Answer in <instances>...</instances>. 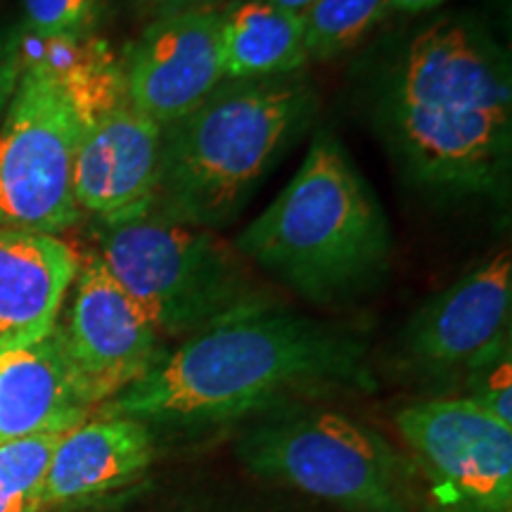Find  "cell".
Wrapping results in <instances>:
<instances>
[{"mask_svg": "<svg viewBox=\"0 0 512 512\" xmlns=\"http://www.w3.org/2000/svg\"><path fill=\"white\" fill-rule=\"evenodd\" d=\"M366 339L278 304L240 313L164 349L147 373L93 415L162 434H200L335 396L373 394Z\"/></svg>", "mask_w": 512, "mask_h": 512, "instance_id": "1", "label": "cell"}, {"mask_svg": "<svg viewBox=\"0 0 512 512\" xmlns=\"http://www.w3.org/2000/svg\"><path fill=\"white\" fill-rule=\"evenodd\" d=\"M375 124L403 178L439 200L505 202L512 171V67L482 24L437 19L377 83Z\"/></svg>", "mask_w": 512, "mask_h": 512, "instance_id": "2", "label": "cell"}, {"mask_svg": "<svg viewBox=\"0 0 512 512\" xmlns=\"http://www.w3.org/2000/svg\"><path fill=\"white\" fill-rule=\"evenodd\" d=\"M275 283L332 306L373 290L392 264V228L375 190L330 131L233 242Z\"/></svg>", "mask_w": 512, "mask_h": 512, "instance_id": "3", "label": "cell"}, {"mask_svg": "<svg viewBox=\"0 0 512 512\" xmlns=\"http://www.w3.org/2000/svg\"><path fill=\"white\" fill-rule=\"evenodd\" d=\"M318 114L302 76L223 81L197 110L162 128L157 214L219 230L238 219Z\"/></svg>", "mask_w": 512, "mask_h": 512, "instance_id": "4", "label": "cell"}, {"mask_svg": "<svg viewBox=\"0 0 512 512\" xmlns=\"http://www.w3.org/2000/svg\"><path fill=\"white\" fill-rule=\"evenodd\" d=\"M233 451L254 477L342 512H427L413 458L344 413L283 408L247 422Z\"/></svg>", "mask_w": 512, "mask_h": 512, "instance_id": "5", "label": "cell"}, {"mask_svg": "<svg viewBox=\"0 0 512 512\" xmlns=\"http://www.w3.org/2000/svg\"><path fill=\"white\" fill-rule=\"evenodd\" d=\"M100 256L162 337H192L275 302L214 230L150 214L98 226Z\"/></svg>", "mask_w": 512, "mask_h": 512, "instance_id": "6", "label": "cell"}, {"mask_svg": "<svg viewBox=\"0 0 512 512\" xmlns=\"http://www.w3.org/2000/svg\"><path fill=\"white\" fill-rule=\"evenodd\" d=\"M81 133L60 88L41 69L19 64L0 121V228L57 235L79 221L72 174Z\"/></svg>", "mask_w": 512, "mask_h": 512, "instance_id": "7", "label": "cell"}, {"mask_svg": "<svg viewBox=\"0 0 512 512\" xmlns=\"http://www.w3.org/2000/svg\"><path fill=\"white\" fill-rule=\"evenodd\" d=\"M394 425L437 510L512 512V427L465 396L408 403Z\"/></svg>", "mask_w": 512, "mask_h": 512, "instance_id": "8", "label": "cell"}, {"mask_svg": "<svg viewBox=\"0 0 512 512\" xmlns=\"http://www.w3.org/2000/svg\"><path fill=\"white\" fill-rule=\"evenodd\" d=\"M510 320L512 259L501 249L413 313L396 342V361L422 382L465 380L510 354Z\"/></svg>", "mask_w": 512, "mask_h": 512, "instance_id": "9", "label": "cell"}, {"mask_svg": "<svg viewBox=\"0 0 512 512\" xmlns=\"http://www.w3.org/2000/svg\"><path fill=\"white\" fill-rule=\"evenodd\" d=\"M57 330L95 411L140 380L166 349L152 320L114 280L100 254L79 266L67 318L57 320Z\"/></svg>", "mask_w": 512, "mask_h": 512, "instance_id": "10", "label": "cell"}, {"mask_svg": "<svg viewBox=\"0 0 512 512\" xmlns=\"http://www.w3.org/2000/svg\"><path fill=\"white\" fill-rule=\"evenodd\" d=\"M126 100L159 126L202 105L223 81L221 12L188 10L152 19L121 57Z\"/></svg>", "mask_w": 512, "mask_h": 512, "instance_id": "11", "label": "cell"}, {"mask_svg": "<svg viewBox=\"0 0 512 512\" xmlns=\"http://www.w3.org/2000/svg\"><path fill=\"white\" fill-rule=\"evenodd\" d=\"M162 126L128 102L83 126L72 190L98 226L143 219L155 209Z\"/></svg>", "mask_w": 512, "mask_h": 512, "instance_id": "12", "label": "cell"}, {"mask_svg": "<svg viewBox=\"0 0 512 512\" xmlns=\"http://www.w3.org/2000/svg\"><path fill=\"white\" fill-rule=\"evenodd\" d=\"M79 266V254L57 235L0 228V354L53 332Z\"/></svg>", "mask_w": 512, "mask_h": 512, "instance_id": "13", "label": "cell"}, {"mask_svg": "<svg viewBox=\"0 0 512 512\" xmlns=\"http://www.w3.org/2000/svg\"><path fill=\"white\" fill-rule=\"evenodd\" d=\"M159 439L131 418L95 415L62 434L43 484L41 510L86 503L133 484L150 470Z\"/></svg>", "mask_w": 512, "mask_h": 512, "instance_id": "14", "label": "cell"}, {"mask_svg": "<svg viewBox=\"0 0 512 512\" xmlns=\"http://www.w3.org/2000/svg\"><path fill=\"white\" fill-rule=\"evenodd\" d=\"M93 413L57 325L41 342L0 354V444L64 434Z\"/></svg>", "mask_w": 512, "mask_h": 512, "instance_id": "15", "label": "cell"}, {"mask_svg": "<svg viewBox=\"0 0 512 512\" xmlns=\"http://www.w3.org/2000/svg\"><path fill=\"white\" fill-rule=\"evenodd\" d=\"M15 50L19 64L41 69L60 88L83 126L128 102L121 60L95 34L36 36L24 29Z\"/></svg>", "mask_w": 512, "mask_h": 512, "instance_id": "16", "label": "cell"}, {"mask_svg": "<svg viewBox=\"0 0 512 512\" xmlns=\"http://www.w3.org/2000/svg\"><path fill=\"white\" fill-rule=\"evenodd\" d=\"M223 79H273L299 72L309 55L304 15L268 0H242L221 12Z\"/></svg>", "mask_w": 512, "mask_h": 512, "instance_id": "17", "label": "cell"}, {"mask_svg": "<svg viewBox=\"0 0 512 512\" xmlns=\"http://www.w3.org/2000/svg\"><path fill=\"white\" fill-rule=\"evenodd\" d=\"M389 12V0H316L304 12L309 60H330L354 48Z\"/></svg>", "mask_w": 512, "mask_h": 512, "instance_id": "18", "label": "cell"}, {"mask_svg": "<svg viewBox=\"0 0 512 512\" xmlns=\"http://www.w3.org/2000/svg\"><path fill=\"white\" fill-rule=\"evenodd\" d=\"M60 439L62 434H36L0 444V512H41L43 484Z\"/></svg>", "mask_w": 512, "mask_h": 512, "instance_id": "19", "label": "cell"}, {"mask_svg": "<svg viewBox=\"0 0 512 512\" xmlns=\"http://www.w3.org/2000/svg\"><path fill=\"white\" fill-rule=\"evenodd\" d=\"M105 0H24L27 31L36 36H91Z\"/></svg>", "mask_w": 512, "mask_h": 512, "instance_id": "20", "label": "cell"}, {"mask_svg": "<svg viewBox=\"0 0 512 512\" xmlns=\"http://www.w3.org/2000/svg\"><path fill=\"white\" fill-rule=\"evenodd\" d=\"M465 399L477 403L482 411L512 427V373L510 354L486 363L465 377Z\"/></svg>", "mask_w": 512, "mask_h": 512, "instance_id": "21", "label": "cell"}, {"mask_svg": "<svg viewBox=\"0 0 512 512\" xmlns=\"http://www.w3.org/2000/svg\"><path fill=\"white\" fill-rule=\"evenodd\" d=\"M19 76V64H17V50H15V38L5 41L0 38V121L8 110L12 93H15V83Z\"/></svg>", "mask_w": 512, "mask_h": 512, "instance_id": "22", "label": "cell"}, {"mask_svg": "<svg viewBox=\"0 0 512 512\" xmlns=\"http://www.w3.org/2000/svg\"><path fill=\"white\" fill-rule=\"evenodd\" d=\"M214 3L216 0H131V5L136 8L138 15L147 17L150 22L159 17L178 15V12L211 8Z\"/></svg>", "mask_w": 512, "mask_h": 512, "instance_id": "23", "label": "cell"}, {"mask_svg": "<svg viewBox=\"0 0 512 512\" xmlns=\"http://www.w3.org/2000/svg\"><path fill=\"white\" fill-rule=\"evenodd\" d=\"M441 3H446V0H389V10L408 12V15H418V12L434 10Z\"/></svg>", "mask_w": 512, "mask_h": 512, "instance_id": "24", "label": "cell"}, {"mask_svg": "<svg viewBox=\"0 0 512 512\" xmlns=\"http://www.w3.org/2000/svg\"><path fill=\"white\" fill-rule=\"evenodd\" d=\"M268 3H275V5H280V8H287L292 12H302L304 15V12L309 10L316 0H268Z\"/></svg>", "mask_w": 512, "mask_h": 512, "instance_id": "25", "label": "cell"}, {"mask_svg": "<svg viewBox=\"0 0 512 512\" xmlns=\"http://www.w3.org/2000/svg\"><path fill=\"white\" fill-rule=\"evenodd\" d=\"M437 512H444V510H437Z\"/></svg>", "mask_w": 512, "mask_h": 512, "instance_id": "26", "label": "cell"}]
</instances>
